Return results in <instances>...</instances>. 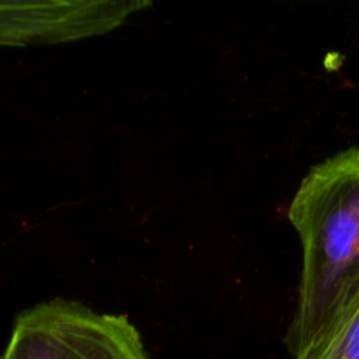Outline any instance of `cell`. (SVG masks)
<instances>
[{"mask_svg": "<svg viewBox=\"0 0 359 359\" xmlns=\"http://www.w3.org/2000/svg\"><path fill=\"white\" fill-rule=\"evenodd\" d=\"M2 359H153L126 316L70 300L44 302L16 318Z\"/></svg>", "mask_w": 359, "mask_h": 359, "instance_id": "obj_2", "label": "cell"}, {"mask_svg": "<svg viewBox=\"0 0 359 359\" xmlns=\"http://www.w3.org/2000/svg\"><path fill=\"white\" fill-rule=\"evenodd\" d=\"M0 359H2V358H0Z\"/></svg>", "mask_w": 359, "mask_h": 359, "instance_id": "obj_5", "label": "cell"}, {"mask_svg": "<svg viewBox=\"0 0 359 359\" xmlns=\"http://www.w3.org/2000/svg\"><path fill=\"white\" fill-rule=\"evenodd\" d=\"M312 359H359V307L332 342Z\"/></svg>", "mask_w": 359, "mask_h": 359, "instance_id": "obj_4", "label": "cell"}, {"mask_svg": "<svg viewBox=\"0 0 359 359\" xmlns=\"http://www.w3.org/2000/svg\"><path fill=\"white\" fill-rule=\"evenodd\" d=\"M287 217L300 237L304 262L286 346L293 359H312L359 307V147L314 165Z\"/></svg>", "mask_w": 359, "mask_h": 359, "instance_id": "obj_1", "label": "cell"}, {"mask_svg": "<svg viewBox=\"0 0 359 359\" xmlns=\"http://www.w3.org/2000/svg\"><path fill=\"white\" fill-rule=\"evenodd\" d=\"M149 7L147 0H0V48L98 37Z\"/></svg>", "mask_w": 359, "mask_h": 359, "instance_id": "obj_3", "label": "cell"}]
</instances>
